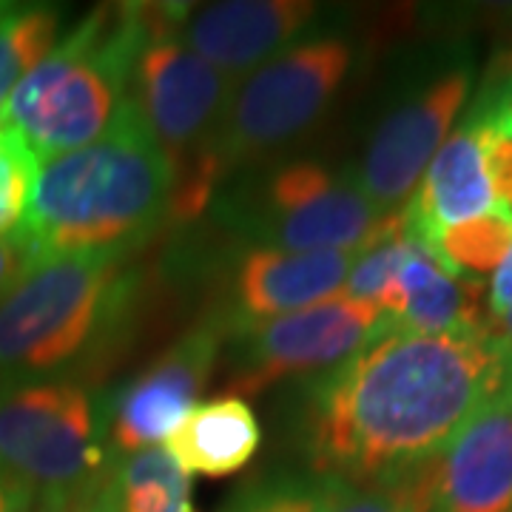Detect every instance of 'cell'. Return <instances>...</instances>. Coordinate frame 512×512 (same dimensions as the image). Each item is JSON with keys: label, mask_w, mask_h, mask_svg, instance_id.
<instances>
[{"label": "cell", "mask_w": 512, "mask_h": 512, "mask_svg": "<svg viewBox=\"0 0 512 512\" xmlns=\"http://www.w3.org/2000/svg\"><path fill=\"white\" fill-rule=\"evenodd\" d=\"M510 367L512 342L493 322L473 333H384L313 387V473L373 481L436 461Z\"/></svg>", "instance_id": "obj_1"}, {"label": "cell", "mask_w": 512, "mask_h": 512, "mask_svg": "<svg viewBox=\"0 0 512 512\" xmlns=\"http://www.w3.org/2000/svg\"><path fill=\"white\" fill-rule=\"evenodd\" d=\"M174 174L128 97L103 137L40 160L18 231L37 259L128 254L171 217Z\"/></svg>", "instance_id": "obj_2"}, {"label": "cell", "mask_w": 512, "mask_h": 512, "mask_svg": "<svg viewBox=\"0 0 512 512\" xmlns=\"http://www.w3.org/2000/svg\"><path fill=\"white\" fill-rule=\"evenodd\" d=\"M137 291L126 254L83 251L37 259L0 302V387L77 379L123 333Z\"/></svg>", "instance_id": "obj_3"}, {"label": "cell", "mask_w": 512, "mask_h": 512, "mask_svg": "<svg viewBox=\"0 0 512 512\" xmlns=\"http://www.w3.org/2000/svg\"><path fill=\"white\" fill-rule=\"evenodd\" d=\"M157 3L97 6L18 83L0 109L37 160L103 137L123 109Z\"/></svg>", "instance_id": "obj_4"}, {"label": "cell", "mask_w": 512, "mask_h": 512, "mask_svg": "<svg viewBox=\"0 0 512 512\" xmlns=\"http://www.w3.org/2000/svg\"><path fill=\"white\" fill-rule=\"evenodd\" d=\"M180 12L183 6H157L131 69L128 97L171 165V217L188 222L200 217L225 177L220 134L237 83L185 46L177 35Z\"/></svg>", "instance_id": "obj_5"}, {"label": "cell", "mask_w": 512, "mask_h": 512, "mask_svg": "<svg viewBox=\"0 0 512 512\" xmlns=\"http://www.w3.org/2000/svg\"><path fill=\"white\" fill-rule=\"evenodd\" d=\"M111 461L106 402L80 379L0 387V476L32 512L97 495Z\"/></svg>", "instance_id": "obj_6"}, {"label": "cell", "mask_w": 512, "mask_h": 512, "mask_svg": "<svg viewBox=\"0 0 512 512\" xmlns=\"http://www.w3.org/2000/svg\"><path fill=\"white\" fill-rule=\"evenodd\" d=\"M353 60V37L322 29L242 77L222 123V171L259 163L305 137L336 100Z\"/></svg>", "instance_id": "obj_7"}, {"label": "cell", "mask_w": 512, "mask_h": 512, "mask_svg": "<svg viewBox=\"0 0 512 512\" xmlns=\"http://www.w3.org/2000/svg\"><path fill=\"white\" fill-rule=\"evenodd\" d=\"M254 248L276 251H356L404 231V211L387 214L367 200L348 174L311 160L268 171L242 191L228 214Z\"/></svg>", "instance_id": "obj_8"}, {"label": "cell", "mask_w": 512, "mask_h": 512, "mask_svg": "<svg viewBox=\"0 0 512 512\" xmlns=\"http://www.w3.org/2000/svg\"><path fill=\"white\" fill-rule=\"evenodd\" d=\"M470 89L473 55L464 43L439 49L404 80L370 131L359 163L345 171L367 200L387 214L402 211L444 146Z\"/></svg>", "instance_id": "obj_9"}, {"label": "cell", "mask_w": 512, "mask_h": 512, "mask_svg": "<svg viewBox=\"0 0 512 512\" xmlns=\"http://www.w3.org/2000/svg\"><path fill=\"white\" fill-rule=\"evenodd\" d=\"M390 330L396 322L379 305L339 293L305 311L231 330L234 365L225 384L242 399L285 379H322Z\"/></svg>", "instance_id": "obj_10"}, {"label": "cell", "mask_w": 512, "mask_h": 512, "mask_svg": "<svg viewBox=\"0 0 512 512\" xmlns=\"http://www.w3.org/2000/svg\"><path fill=\"white\" fill-rule=\"evenodd\" d=\"M222 339L225 328L220 316H211L117 390V396L106 402L111 458L160 447L168 439L211 379Z\"/></svg>", "instance_id": "obj_11"}, {"label": "cell", "mask_w": 512, "mask_h": 512, "mask_svg": "<svg viewBox=\"0 0 512 512\" xmlns=\"http://www.w3.org/2000/svg\"><path fill=\"white\" fill-rule=\"evenodd\" d=\"M316 18L319 6L305 0H220L185 6L177 35L205 63L239 83L296 43Z\"/></svg>", "instance_id": "obj_12"}, {"label": "cell", "mask_w": 512, "mask_h": 512, "mask_svg": "<svg viewBox=\"0 0 512 512\" xmlns=\"http://www.w3.org/2000/svg\"><path fill=\"white\" fill-rule=\"evenodd\" d=\"M433 512H512V367L439 456Z\"/></svg>", "instance_id": "obj_13"}, {"label": "cell", "mask_w": 512, "mask_h": 512, "mask_svg": "<svg viewBox=\"0 0 512 512\" xmlns=\"http://www.w3.org/2000/svg\"><path fill=\"white\" fill-rule=\"evenodd\" d=\"M356 256V251L293 254L276 248H251L239 259L231 285V305L217 313L225 336L231 330L305 311L339 296L345 291V279Z\"/></svg>", "instance_id": "obj_14"}, {"label": "cell", "mask_w": 512, "mask_h": 512, "mask_svg": "<svg viewBox=\"0 0 512 512\" xmlns=\"http://www.w3.org/2000/svg\"><path fill=\"white\" fill-rule=\"evenodd\" d=\"M495 205L498 202L481 137L476 128L461 120V126L444 140V146L430 160L416 194L402 208L404 231L433 251L444 228L476 220L493 211Z\"/></svg>", "instance_id": "obj_15"}, {"label": "cell", "mask_w": 512, "mask_h": 512, "mask_svg": "<svg viewBox=\"0 0 512 512\" xmlns=\"http://www.w3.org/2000/svg\"><path fill=\"white\" fill-rule=\"evenodd\" d=\"M481 285L461 279L424 242L416 248L396 276V288L384 302V313L399 330L410 333H473L493 319L481 311Z\"/></svg>", "instance_id": "obj_16"}, {"label": "cell", "mask_w": 512, "mask_h": 512, "mask_svg": "<svg viewBox=\"0 0 512 512\" xmlns=\"http://www.w3.org/2000/svg\"><path fill=\"white\" fill-rule=\"evenodd\" d=\"M262 430L251 404L239 396L197 402L163 441L188 476L222 478L239 473L259 450Z\"/></svg>", "instance_id": "obj_17"}, {"label": "cell", "mask_w": 512, "mask_h": 512, "mask_svg": "<svg viewBox=\"0 0 512 512\" xmlns=\"http://www.w3.org/2000/svg\"><path fill=\"white\" fill-rule=\"evenodd\" d=\"M100 512H197L191 476L165 447L114 458L100 493Z\"/></svg>", "instance_id": "obj_18"}, {"label": "cell", "mask_w": 512, "mask_h": 512, "mask_svg": "<svg viewBox=\"0 0 512 512\" xmlns=\"http://www.w3.org/2000/svg\"><path fill=\"white\" fill-rule=\"evenodd\" d=\"M60 18L52 3H0V109L55 46Z\"/></svg>", "instance_id": "obj_19"}, {"label": "cell", "mask_w": 512, "mask_h": 512, "mask_svg": "<svg viewBox=\"0 0 512 512\" xmlns=\"http://www.w3.org/2000/svg\"><path fill=\"white\" fill-rule=\"evenodd\" d=\"M436 461L399 476L373 481L328 478V495L322 512H433Z\"/></svg>", "instance_id": "obj_20"}, {"label": "cell", "mask_w": 512, "mask_h": 512, "mask_svg": "<svg viewBox=\"0 0 512 512\" xmlns=\"http://www.w3.org/2000/svg\"><path fill=\"white\" fill-rule=\"evenodd\" d=\"M433 251L456 276L495 271L512 251V214L495 205L476 220L450 225L439 234Z\"/></svg>", "instance_id": "obj_21"}, {"label": "cell", "mask_w": 512, "mask_h": 512, "mask_svg": "<svg viewBox=\"0 0 512 512\" xmlns=\"http://www.w3.org/2000/svg\"><path fill=\"white\" fill-rule=\"evenodd\" d=\"M328 478L316 473H276L256 478L228 498L220 512H322Z\"/></svg>", "instance_id": "obj_22"}, {"label": "cell", "mask_w": 512, "mask_h": 512, "mask_svg": "<svg viewBox=\"0 0 512 512\" xmlns=\"http://www.w3.org/2000/svg\"><path fill=\"white\" fill-rule=\"evenodd\" d=\"M413 248H416V239L407 231L393 234L379 245L367 248L365 254L356 256L342 293L350 299H359V302H373L384 311V302L396 288V276L404 268V262L410 259Z\"/></svg>", "instance_id": "obj_23"}, {"label": "cell", "mask_w": 512, "mask_h": 512, "mask_svg": "<svg viewBox=\"0 0 512 512\" xmlns=\"http://www.w3.org/2000/svg\"><path fill=\"white\" fill-rule=\"evenodd\" d=\"M40 160L15 128L0 120V234L15 231L35 185Z\"/></svg>", "instance_id": "obj_24"}, {"label": "cell", "mask_w": 512, "mask_h": 512, "mask_svg": "<svg viewBox=\"0 0 512 512\" xmlns=\"http://www.w3.org/2000/svg\"><path fill=\"white\" fill-rule=\"evenodd\" d=\"M476 131L484 146L495 202L512 214V128H476Z\"/></svg>", "instance_id": "obj_25"}, {"label": "cell", "mask_w": 512, "mask_h": 512, "mask_svg": "<svg viewBox=\"0 0 512 512\" xmlns=\"http://www.w3.org/2000/svg\"><path fill=\"white\" fill-rule=\"evenodd\" d=\"M37 262V254L32 251V245L26 242V237L15 231L0 234V302L6 299V293L18 285L23 274Z\"/></svg>", "instance_id": "obj_26"}, {"label": "cell", "mask_w": 512, "mask_h": 512, "mask_svg": "<svg viewBox=\"0 0 512 512\" xmlns=\"http://www.w3.org/2000/svg\"><path fill=\"white\" fill-rule=\"evenodd\" d=\"M487 308H490L493 319H501V316H507L512 311V251L495 268L493 282H490V296H487Z\"/></svg>", "instance_id": "obj_27"}, {"label": "cell", "mask_w": 512, "mask_h": 512, "mask_svg": "<svg viewBox=\"0 0 512 512\" xmlns=\"http://www.w3.org/2000/svg\"><path fill=\"white\" fill-rule=\"evenodd\" d=\"M0 512H32L29 498L18 493L3 476H0Z\"/></svg>", "instance_id": "obj_28"}, {"label": "cell", "mask_w": 512, "mask_h": 512, "mask_svg": "<svg viewBox=\"0 0 512 512\" xmlns=\"http://www.w3.org/2000/svg\"><path fill=\"white\" fill-rule=\"evenodd\" d=\"M35 512H100L97 507V495L92 498H83V501H74V504H63V507H43Z\"/></svg>", "instance_id": "obj_29"}, {"label": "cell", "mask_w": 512, "mask_h": 512, "mask_svg": "<svg viewBox=\"0 0 512 512\" xmlns=\"http://www.w3.org/2000/svg\"><path fill=\"white\" fill-rule=\"evenodd\" d=\"M493 325L507 342H512V311L507 313V316H501V319H493Z\"/></svg>", "instance_id": "obj_30"}]
</instances>
